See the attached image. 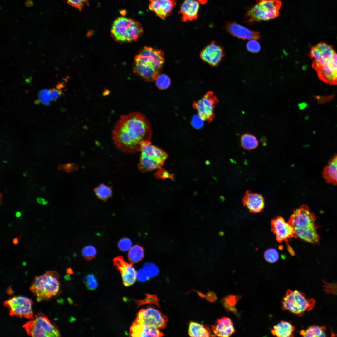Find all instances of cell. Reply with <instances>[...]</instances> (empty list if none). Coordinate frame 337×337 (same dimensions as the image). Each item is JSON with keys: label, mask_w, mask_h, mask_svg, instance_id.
<instances>
[{"label": "cell", "mask_w": 337, "mask_h": 337, "mask_svg": "<svg viewBox=\"0 0 337 337\" xmlns=\"http://www.w3.org/2000/svg\"><path fill=\"white\" fill-rule=\"evenodd\" d=\"M225 27L230 34L240 39H257L261 37L259 32L250 30L235 22H226Z\"/></svg>", "instance_id": "cell-17"}, {"label": "cell", "mask_w": 337, "mask_h": 337, "mask_svg": "<svg viewBox=\"0 0 337 337\" xmlns=\"http://www.w3.org/2000/svg\"><path fill=\"white\" fill-rule=\"evenodd\" d=\"M199 3L195 0H185L178 13L183 22L196 20L198 17Z\"/></svg>", "instance_id": "cell-23"}, {"label": "cell", "mask_w": 337, "mask_h": 337, "mask_svg": "<svg viewBox=\"0 0 337 337\" xmlns=\"http://www.w3.org/2000/svg\"><path fill=\"white\" fill-rule=\"evenodd\" d=\"M40 102L45 105H49L51 100L50 90L43 89L40 91L38 95Z\"/></svg>", "instance_id": "cell-38"}, {"label": "cell", "mask_w": 337, "mask_h": 337, "mask_svg": "<svg viewBox=\"0 0 337 337\" xmlns=\"http://www.w3.org/2000/svg\"><path fill=\"white\" fill-rule=\"evenodd\" d=\"M323 281V290L326 293L337 295V282L329 283L324 280Z\"/></svg>", "instance_id": "cell-36"}, {"label": "cell", "mask_w": 337, "mask_h": 337, "mask_svg": "<svg viewBox=\"0 0 337 337\" xmlns=\"http://www.w3.org/2000/svg\"><path fill=\"white\" fill-rule=\"evenodd\" d=\"M152 133L146 117L134 112L120 117L113 130L112 139L120 150L133 153L140 151L143 143L150 142Z\"/></svg>", "instance_id": "cell-1"}, {"label": "cell", "mask_w": 337, "mask_h": 337, "mask_svg": "<svg viewBox=\"0 0 337 337\" xmlns=\"http://www.w3.org/2000/svg\"><path fill=\"white\" fill-rule=\"evenodd\" d=\"M60 287L58 275L55 271H50L35 276L30 287V291L39 302L56 295Z\"/></svg>", "instance_id": "cell-4"}, {"label": "cell", "mask_w": 337, "mask_h": 337, "mask_svg": "<svg viewBox=\"0 0 337 337\" xmlns=\"http://www.w3.org/2000/svg\"><path fill=\"white\" fill-rule=\"evenodd\" d=\"M3 162L4 163H6L7 162L6 160L3 161Z\"/></svg>", "instance_id": "cell-55"}, {"label": "cell", "mask_w": 337, "mask_h": 337, "mask_svg": "<svg viewBox=\"0 0 337 337\" xmlns=\"http://www.w3.org/2000/svg\"><path fill=\"white\" fill-rule=\"evenodd\" d=\"M67 273L68 274H72L73 273L72 270L71 268H68L66 271Z\"/></svg>", "instance_id": "cell-52"}, {"label": "cell", "mask_w": 337, "mask_h": 337, "mask_svg": "<svg viewBox=\"0 0 337 337\" xmlns=\"http://www.w3.org/2000/svg\"><path fill=\"white\" fill-rule=\"evenodd\" d=\"M241 296L238 295H230L222 300V302L225 308L233 312H236L235 306Z\"/></svg>", "instance_id": "cell-31"}, {"label": "cell", "mask_w": 337, "mask_h": 337, "mask_svg": "<svg viewBox=\"0 0 337 337\" xmlns=\"http://www.w3.org/2000/svg\"><path fill=\"white\" fill-rule=\"evenodd\" d=\"M202 121H203L200 118L199 116L198 117H195L193 119L192 125L196 128H199L202 125Z\"/></svg>", "instance_id": "cell-46"}, {"label": "cell", "mask_w": 337, "mask_h": 337, "mask_svg": "<svg viewBox=\"0 0 337 337\" xmlns=\"http://www.w3.org/2000/svg\"><path fill=\"white\" fill-rule=\"evenodd\" d=\"M224 55L222 47L213 41L200 52L201 59L212 67L217 66Z\"/></svg>", "instance_id": "cell-15"}, {"label": "cell", "mask_w": 337, "mask_h": 337, "mask_svg": "<svg viewBox=\"0 0 337 337\" xmlns=\"http://www.w3.org/2000/svg\"><path fill=\"white\" fill-rule=\"evenodd\" d=\"M188 334L190 336L193 337L214 336L208 326L192 321L189 323Z\"/></svg>", "instance_id": "cell-26"}, {"label": "cell", "mask_w": 337, "mask_h": 337, "mask_svg": "<svg viewBox=\"0 0 337 337\" xmlns=\"http://www.w3.org/2000/svg\"><path fill=\"white\" fill-rule=\"evenodd\" d=\"M156 80V85L159 89L163 90L168 88L171 84L170 78L165 74H159Z\"/></svg>", "instance_id": "cell-32"}, {"label": "cell", "mask_w": 337, "mask_h": 337, "mask_svg": "<svg viewBox=\"0 0 337 337\" xmlns=\"http://www.w3.org/2000/svg\"><path fill=\"white\" fill-rule=\"evenodd\" d=\"M96 254V249L94 246L91 245L85 246L82 251L83 257L87 260H90L94 258Z\"/></svg>", "instance_id": "cell-33"}, {"label": "cell", "mask_w": 337, "mask_h": 337, "mask_svg": "<svg viewBox=\"0 0 337 337\" xmlns=\"http://www.w3.org/2000/svg\"><path fill=\"white\" fill-rule=\"evenodd\" d=\"M68 3L72 7L81 10L84 5L87 4L88 0H67Z\"/></svg>", "instance_id": "cell-40"}, {"label": "cell", "mask_w": 337, "mask_h": 337, "mask_svg": "<svg viewBox=\"0 0 337 337\" xmlns=\"http://www.w3.org/2000/svg\"><path fill=\"white\" fill-rule=\"evenodd\" d=\"M271 230L279 243L287 242L293 238H297L292 226L280 216L273 219L271 222Z\"/></svg>", "instance_id": "cell-14"}, {"label": "cell", "mask_w": 337, "mask_h": 337, "mask_svg": "<svg viewBox=\"0 0 337 337\" xmlns=\"http://www.w3.org/2000/svg\"><path fill=\"white\" fill-rule=\"evenodd\" d=\"M197 1L199 4H205L207 3L208 0H195Z\"/></svg>", "instance_id": "cell-49"}, {"label": "cell", "mask_w": 337, "mask_h": 337, "mask_svg": "<svg viewBox=\"0 0 337 337\" xmlns=\"http://www.w3.org/2000/svg\"><path fill=\"white\" fill-rule=\"evenodd\" d=\"M32 300L29 298L17 296L6 300L3 305L9 309L10 315L32 320L34 319L32 309Z\"/></svg>", "instance_id": "cell-11"}, {"label": "cell", "mask_w": 337, "mask_h": 337, "mask_svg": "<svg viewBox=\"0 0 337 337\" xmlns=\"http://www.w3.org/2000/svg\"><path fill=\"white\" fill-rule=\"evenodd\" d=\"M23 265H26V262H23Z\"/></svg>", "instance_id": "cell-54"}, {"label": "cell", "mask_w": 337, "mask_h": 337, "mask_svg": "<svg viewBox=\"0 0 337 337\" xmlns=\"http://www.w3.org/2000/svg\"><path fill=\"white\" fill-rule=\"evenodd\" d=\"M149 9L164 19L169 16L176 4L175 0H149Z\"/></svg>", "instance_id": "cell-21"}, {"label": "cell", "mask_w": 337, "mask_h": 337, "mask_svg": "<svg viewBox=\"0 0 337 337\" xmlns=\"http://www.w3.org/2000/svg\"><path fill=\"white\" fill-rule=\"evenodd\" d=\"M218 102V100L214 92L209 91L198 100L194 101L192 106L197 110L198 115L203 120L210 123L215 117L214 109Z\"/></svg>", "instance_id": "cell-12"}, {"label": "cell", "mask_w": 337, "mask_h": 337, "mask_svg": "<svg viewBox=\"0 0 337 337\" xmlns=\"http://www.w3.org/2000/svg\"><path fill=\"white\" fill-rule=\"evenodd\" d=\"M158 299L155 295H148L147 297L143 300L139 301L140 302H138V304L140 305L143 304L145 303H154L157 305H159L158 301Z\"/></svg>", "instance_id": "cell-44"}, {"label": "cell", "mask_w": 337, "mask_h": 337, "mask_svg": "<svg viewBox=\"0 0 337 337\" xmlns=\"http://www.w3.org/2000/svg\"><path fill=\"white\" fill-rule=\"evenodd\" d=\"M140 151L141 154L138 168L143 173L162 168L168 158L166 153L152 145L150 142L143 143Z\"/></svg>", "instance_id": "cell-8"}, {"label": "cell", "mask_w": 337, "mask_h": 337, "mask_svg": "<svg viewBox=\"0 0 337 337\" xmlns=\"http://www.w3.org/2000/svg\"><path fill=\"white\" fill-rule=\"evenodd\" d=\"M15 215L17 217H20L22 215V213L20 211H17L15 212Z\"/></svg>", "instance_id": "cell-51"}, {"label": "cell", "mask_w": 337, "mask_h": 337, "mask_svg": "<svg viewBox=\"0 0 337 337\" xmlns=\"http://www.w3.org/2000/svg\"><path fill=\"white\" fill-rule=\"evenodd\" d=\"M111 33L113 37L120 42H130L137 40L143 33L138 21L124 17L117 18L113 22Z\"/></svg>", "instance_id": "cell-5"}, {"label": "cell", "mask_w": 337, "mask_h": 337, "mask_svg": "<svg viewBox=\"0 0 337 337\" xmlns=\"http://www.w3.org/2000/svg\"><path fill=\"white\" fill-rule=\"evenodd\" d=\"M211 327L213 332L218 337H228L235 332L232 322L226 317L218 319Z\"/></svg>", "instance_id": "cell-22"}, {"label": "cell", "mask_w": 337, "mask_h": 337, "mask_svg": "<svg viewBox=\"0 0 337 337\" xmlns=\"http://www.w3.org/2000/svg\"><path fill=\"white\" fill-rule=\"evenodd\" d=\"M83 281L88 290H95L98 285L97 279L93 274H89L86 276Z\"/></svg>", "instance_id": "cell-35"}, {"label": "cell", "mask_w": 337, "mask_h": 337, "mask_svg": "<svg viewBox=\"0 0 337 337\" xmlns=\"http://www.w3.org/2000/svg\"><path fill=\"white\" fill-rule=\"evenodd\" d=\"M295 328L289 321L281 320L274 325L271 332L273 335L278 337H292L294 336Z\"/></svg>", "instance_id": "cell-25"}, {"label": "cell", "mask_w": 337, "mask_h": 337, "mask_svg": "<svg viewBox=\"0 0 337 337\" xmlns=\"http://www.w3.org/2000/svg\"><path fill=\"white\" fill-rule=\"evenodd\" d=\"M113 262L121 274L124 285L129 286L133 285L136 281L137 272L132 264L126 262L121 256L115 258Z\"/></svg>", "instance_id": "cell-16"}, {"label": "cell", "mask_w": 337, "mask_h": 337, "mask_svg": "<svg viewBox=\"0 0 337 337\" xmlns=\"http://www.w3.org/2000/svg\"><path fill=\"white\" fill-rule=\"evenodd\" d=\"M143 248L138 245L132 247L128 253V258L131 263H135L140 261L144 256Z\"/></svg>", "instance_id": "cell-30"}, {"label": "cell", "mask_w": 337, "mask_h": 337, "mask_svg": "<svg viewBox=\"0 0 337 337\" xmlns=\"http://www.w3.org/2000/svg\"><path fill=\"white\" fill-rule=\"evenodd\" d=\"M240 144L241 146L245 149L251 150L258 147L259 141L257 137L254 135L249 133H245L241 137Z\"/></svg>", "instance_id": "cell-28"}, {"label": "cell", "mask_w": 337, "mask_h": 337, "mask_svg": "<svg viewBox=\"0 0 337 337\" xmlns=\"http://www.w3.org/2000/svg\"><path fill=\"white\" fill-rule=\"evenodd\" d=\"M50 93L51 100H54L57 99L60 97L61 92L60 90L53 89L50 90Z\"/></svg>", "instance_id": "cell-45"}, {"label": "cell", "mask_w": 337, "mask_h": 337, "mask_svg": "<svg viewBox=\"0 0 337 337\" xmlns=\"http://www.w3.org/2000/svg\"><path fill=\"white\" fill-rule=\"evenodd\" d=\"M243 205L249 211L253 213L261 212L264 207V201L263 196L260 194L254 193L248 190L242 198Z\"/></svg>", "instance_id": "cell-19"}, {"label": "cell", "mask_w": 337, "mask_h": 337, "mask_svg": "<svg viewBox=\"0 0 337 337\" xmlns=\"http://www.w3.org/2000/svg\"><path fill=\"white\" fill-rule=\"evenodd\" d=\"M316 304L312 298H307L305 294L297 290H287L282 300V308L298 316L301 317L306 311L312 310Z\"/></svg>", "instance_id": "cell-7"}, {"label": "cell", "mask_w": 337, "mask_h": 337, "mask_svg": "<svg viewBox=\"0 0 337 337\" xmlns=\"http://www.w3.org/2000/svg\"><path fill=\"white\" fill-rule=\"evenodd\" d=\"M282 5L280 0H256V4L245 14V21L252 24L275 18L279 15Z\"/></svg>", "instance_id": "cell-6"}, {"label": "cell", "mask_w": 337, "mask_h": 337, "mask_svg": "<svg viewBox=\"0 0 337 337\" xmlns=\"http://www.w3.org/2000/svg\"><path fill=\"white\" fill-rule=\"evenodd\" d=\"M12 242L14 245H17L19 242V239L18 238H15L12 241Z\"/></svg>", "instance_id": "cell-50"}, {"label": "cell", "mask_w": 337, "mask_h": 337, "mask_svg": "<svg viewBox=\"0 0 337 337\" xmlns=\"http://www.w3.org/2000/svg\"><path fill=\"white\" fill-rule=\"evenodd\" d=\"M36 201L38 204L43 205H46L48 204V201L42 197H38L36 198Z\"/></svg>", "instance_id": "cell-48"}, {"label": "cell", "mask_w": 337, "mask_h": 337, "mask_svg": "<svg viewBox=\"0 0 337 337\" xmlns=\"http://www.w3.org/2000/svg\"><path fill=\"white\" fill-rule=\"evenodd\" d=\"M316 219L307 205H303L294 210L288 222L297 237L307 242L316 243L319 242L320 237L315 223Z\"/></svg>", "instance_id": "cell-3"}, {"label": "cell", "mask_w": 337, "mask_h": 337, "mask_svg": "<svg viewBox=\"0 0 337 337\" xmlns=\"http://www.w3.org/2000/svg\"><path fill=\"white\" fill-rule=\"evenodd\" d=\"M164 62L162 50L145 46L135 56L133 71L145 81L152 82L160 74Z\"/></svg>", "instance_id": "cell-2"}, {"label": "cell", "mask_w": 337, "mask_h": 337, "mask_svg": "<svg viewBox=\"0 0 337 337\" xmlns=\"http://www.w3.org/2000/svg\"><path fill=\"white\" fill-rule=\"evenodd\" d=\"M134 321L161 329L166 327L168 319L166 316L157 309L153 307H148L140 310L138 312Z\"/></svg>", "instance_id": "cell-13"}, {"label": "cell", "mask_w": 337, "mask_h": 337, "mask_svg": "<svg viewBox=\"0 0 337 337\" xmlns=\"http://www.w3.org/2000/svg\"><path fill=\"white\" fill-rule=\"evenodd\" d=\"M336 336H337V334H336Z\"/></svg>", "instance_id": "cell-56"}, {"label": "cell", "mask_w": 337, "mask_h": 337, "mask_svg": "<svg viewBox=\"0 0 337 337\" xmlns=\"http://www.w3.org/2000/svg\"><path fill=\"white\" fill-rule=\"evenodd\" d=\"M247 50L252 53L259 52L261 49V46L259 42L255 39L250 40L246 44Z\"/></svg>", "instance_id": "cell-37"}, {"label": "cell", "mask_w": 337, "mask_h": 337, "mask_svg": "<svg viewBox=\"0 0 337 337\" xmlns=\"http://www.w3.org/2000/svg\"><path fill=\"white\" fill-rule=\"evenodd\" d=\"M335 51L333 46L325 42H320L311 48L309 57L314 59L313 62L320 63L331 57Z\"/></svg>", "instance_id": "cell-18"}, {"label": "cell", "mask_w": 337, "mask_h": 337, "mask_svg": "<svg viewBox=\"0 0 337 337\" xmlns=\"http://www.w3.org/2000/svg\"><path fill=\"white\" fill-rule=\"evenodd\" d=\"M207 300L210 302H214L217 297L216 294L212 292H208L205 295Z\"/></svg>", "instance_id": "cell-47"}, {"label": "cell", "mask_w": 337, "mask_h": 337, "mask_svg": "<svg viewBox=\"0 0 337 337\" xmlns=\"http://www.w3.org/2000/svg\"><path fill=\"white\" fill-rule=\"evenodd\" d=\"M35 319L23 326L27 334L32 337H57L61 335L57 326L51 323L42 313L35 315Z\"/></svg>", "instance_id": "cell-9"}, {"label": "cell", "mask_w": 337, "mask_h": 337, "mask_svg": "<svg viewBox=\"0 0 337 337\" xmlns=\"http://www.w3.org/2000/svg\"><path fill=\"white\" fill-rule=\"evenodd\" d=\"M132 337H159L164 336L159 329L146 324L134 321L130 328Z\"/></svg>", "instance_id": "cell-20"}, {"label": "cell", "mask_w": 337, "mask_h": 337, "mask_svg": "<svg viewBox=\"0 0 337 337\" xmlns=\"http://www.w3.org/2000/svg\"><path fill=\"white\" fill-rule=\"evenodd\" d=\"M300 334L303 337H327L326 327L324 326L315 325L301 330Z\"/></svg>", "instance_id": "cell-27"}, {"label": "cell", "mask_w": 337, "mask_h": 337, "mask_svg": "<svg viewBox=\"0 0 337 337\" xmlns=\"http://www.w3.org/2000/svg\"><path fill=\"white\" fill-rule=\"evenodd\" d=\"M58 169L69 172L77 169V166L73 163H67L59 165Z\"/></svg>", "instance_id": "cell-43"}, {"label": "cell", "mask_w": 337, "mask_h": 337, "mask_svg": "<svg viewBox=\"0 0 337 337\" xmlns=\"http://www.w3.org/2000/svg\"><path fill=\"white\" fill-rule=\"evenodd\" d=\"M132 245L131 240L127 238H124L120 239L118 242V246L120 250L126 251L130 249Z\"/></svg>", "instance_id": "cell-39"}, {"label": "cell", "mask_w": 337, "mask_h": 337, "mask_svg": "<svg viewBox=\"0 0 337 337\" xmlns=\"http://www.w3.org/2000/svg\"><path fill=\"white\" fill-rule=\"evenodd\" d=\"M312 66L320 80L330 85H337V53L321 63L312 62Z\"/></svg>", "instance_id": "cell-10"}, {"label": "cell", "mask_w": 337, "mask_h": 337, "mask_svg": "<svg viewBox=\"0 0 337 337\" xmlns=\"http://www.w3.org/2000/svg\"><path fill=\"white\" fill-rule=\"evenodd\" d=\"M27 174L25 173H23V175L24 177H26L27 176Z\"/></svg>", "instance_id": "cell-53"}, {"label": "cell", "mask_w": 337, "mask_h": 337, "mask_svg": "<svg viewBox=\"0 0 337 337\" xmlns=\"http://www.w3.org/2000/svg\"><path fill=\"white\" fill-rule=\"evenodd\" d=\"M264 257L267 262L273 263L277 261L279 259L278 252L275 248H269L265 251Z\"/></svg>", "instance_id": "cell-34"}, {"label": "cell", "mask_w": 337, "mask_h": 337, "mask_svg": "<svg viewBox=\"0 0 337 337\" xmlns=\"http://www.w3.org/2000/svg\"><path fill=\"white\" fill-rule=\"evenodd\" d=\"M323 177L327 183L337 185V154L334 156L324 168Z\"/></svg>", "instance_id": "cell-24"}, {"label": "cell", "mask_w": 337, "mask_h": 337, "mask_svg": "<svg viewBox=\"0 0 337 337\" xmlns=\"http://www.w3.org/2000/svg\"><path fill=\"white\" fill-rule=\"evenodd\" d=\"M155 177L158 178H162L164 179L167 178H172L173 175L170 174L167 171L162 169V168L159 169V170L155 173Z\"/></svg>", "instance_id": "cell-42"}, {"label": "cell", "mask_w": 337, "mask_h": 337, "mask_svg": "<svg viewBox=\"0 0 337 337\" xmlns=\"http://www.w3.org/2000/svg\"><path fill=\"white\" fill-rule=\"evenodd\" d=\"M144 270L147 275L152 276L158 272L157 267L152 263H146L144 265Z\"/></svg>", "instance_id": "cell-41"}, {"label": "cell", "mask_w": 337, "mask_h": 337, "mask_svg": "<svg viewBox=\"0 0 337 337\" xmlns=\"http://www.w3.org/2000/svg\"><path fill=\"white\" fill-rule=\"evenodd\" d=\"M94 191L98 198L104 202L111 197L112 195V187L103 183L95 187Z\"/></svg>", "instance_id": "cell-29"}]
</instances>
